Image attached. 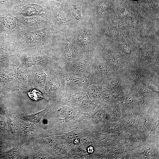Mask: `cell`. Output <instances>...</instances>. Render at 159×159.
<instances>
[{"label": "cell", "mask_w": 159, "mask_h": 159, "mask_svg": "<svg viewBox=\"0 0 159 159\" xmlns=\"http://www.w3.org/2000/svg\"><path fill=\"white\" fill-rule=\"evenodd\" d=\"M50 26L24 34L16 43L25 48H36L40 51H48L59 42V34Z\"/></svg>", "instance_id": "obj_1"}, {"label": "cell", "mask_w": 159, "mask_h": 159, "mask_svg": "<svg viewBox=\"0 0 159 159\" xmlns=\"http://www.w3.org/2000/svg\"><path fill=\"white\" fill-rule=\"evenodd\" d=\"M83 50L87 58L91 59L94 50V34L91 22L82 16L69 30Z\"/></svg>", "instance_id": "obj_2"}, {"label": "cell", "mask_w": 159, "mask_h": 159, "mask_svg": "<svg viewBox=\"0 0 159 159\" xmlns=\"http://www.w3.org/2000/svg\"><path fill=\"white\" fill-rule=\"evenodd\" d=\"M49 16L50 26L59 33H65L72 29L74 24L67 9L62 3L50 2Z\"/></svg>", "instance_id": "obj_3"}, {"label": "cell", "mask_w": 159, "mask_h": 159, "mask_svg": "<svg viewBox=\"0 0 159 159\" xmlns=\"http://www.w3.org/2000/svg\"><path fill=\"white\" fill-rule=\"evenodd\" d=\"M25 33L21 28L18 19L9 13L0 14V37L5 40L16 42Z\"/></svg>", "instance_id": "obj_4"}, {"label": "cell", "mask_w": 159, "mask_h": 159, "mask_svg": "<svg viewBox=\"0 0 159 159\" xmlns=\"http://www.w3.org/2000/svg\"><path fill=\"white\" fill-rule=\"evenodd\" d=\"M64 34V38L63 44L64 50L62 54L56 61L60 67L67 63L87 58L70 31L69 30Z\"/></svg>", "instance_id": "obj_5"}, {"label": "cell", "mask_w": 159, "mask_h": 159, "mask_svg": "<svg viewBox=\"0 0 159 159\" xmlns=\"http://www.w3.org/2000/svg\"><path fill=\"white\" fill-rule=\"evenodd\" d=\"M91 59L86 58L66 63L61 67L64 76L88 78L91 71Z\"/></svg>", "instance_id": "obj_6"}, {"label": "cell", "mask_w": 159, "mask_h": 159, "mask_svg": "<svg viewBox=\"0 0 159 159\" xmlns=\"http://www.w3.org/2000/svg\"><path fill=\"white\" fill-rule=\"evenodd\" d=\"M19 25L25 33L43 29L50 25L49 16H19Z\"/></svg>", "instance_id": "obj_7"}, {"label": "cell", "mask_w": 159, "mask_h": 159, "mask_svg": "<svg viewBox=\"0 0 159 159\" xmlns=\"http://www.w3.org/2000/svg\"><path fill=\"white\" fill-rule=\"evenodd\" d=\"M50 7L47 8L33 3L27 4L21 8L13 11L11 14L17 17L19 16H49Z\"/></svg>", "instance_id": "obj_8"}, {"label": "cell", "mask_w": 159, "mask_h": 159, "mask_svg": "<svg viewBox=\"0 0 159 159\" xmlns=\"http://www.w3.org/2000/svg\"><path fill=\"white\" fill-rule=\"evenodd\" d=\"M64 78V90H86L90 84L88 78L66 75Z\"/></svg>", "instance_id": "obj_9"}, {"label": "cell", "mask_w": 159, "mask_h": 159, "mask_svg": "<svg viewBox=\"0 0 159 159\" xmlns=\"http://www.w3.org/2000/svg\"><path fill=\"white\" fill-rule=\"evenodd\" d=\"M84 0H68L62 3L66 6L74 24L82 19V6Z\"/></svg>", "instance_id": "obj_10"}, {"label": "cell", "mask_w": 159, "mask_h": 159, "mask_svg": "<svg viewBox=\"0 0 159 159\" xmlns=\"http://www.w3.org/2000/svg\"><path fill=\"white\" fill-rule=\"evenodd\" d=\"M107 7V4L105 0H102L96 6L90 14L89 17L86 18L89 20L93 19L98 21L101 19L104 15Z\"/></svg>", "instance_id": "obj_11"}, {"label": "cell", "mask_w": 159, "mask_h": 159, "mask_svg": "<svg viewBox=\"0 0 159 159\" xmlns=\"http://www.w3.org/2000/svg\"><path fill=\"white\" fill-rule=\"evenodd\" d=\"M108 69L107 66L103 62H97L93 64L92 63V72L90 75L95 74L96 76L102 77L107 74Z\"/></svg>", "instance_id": "obj_12"}, {"label": "cell", "mask_w": 159, "mask_h": 159, "mask_svg": "<svg viewBox=\"0 0 159 159\" xmlns=\"http://www.w3.org/2000/svg\"><path fill=\"white\" fill-rule=\"evenodd\" d=\"M27 93L30 97L36 101L39 100L43 97L41 92L38 90H34Z\"/></svg>", "instance_id": "obj_13"}, {"label": "cell", "mask_w": 159, "mask_h": 159, "mask_svg": "<svg viewBox=\"0 0 159 159\" xmlns=\"http://www.w3.org/2000/svg\"><path fill=\"white\" fill-rule=\"evenodd\" d=\"M136 134L132 130L126 131L125 133V137L127 139L134 138L136 137Z\"/></svg>", "instance_id": "obj_14"}, {"label": "cell", "mask_w": 159, "mask_h": 159, "mask_svg": "<svg viewBox=\"0 0 159 159\" xmlns=\"http://www.w3.org/2000/svg\"><path fill=\"white\" fill-rule=\"evenodd\" d=\"M19 150L18 148H15L8 151L5 153V156L6 157H12L16 155L18 153Z\"/></svg>", "instance_id": "obj_15"}, {"label": "cell", "mask_w": 159, "mask_h": 159, "mask_svg": "<svg viewBox=\"0 0 159 159\" xmlns=\"http://www.w3.org/2000/svg\"><path fill=\"white\" fill-rule=\"evenodd\" d=\"M24 128L25 131H29L33 129V125L31 123H26L24 125Z\"/></svg>", "instance_id": "obj_16"}, {"label": "cell", "mask_w": 159, "mask_h": 159, "mask_svg": "<svg viewBox=\"0 0 159 159\" xmlns=\"http://www.w3.org/2000/svg\"><path fill=\"white\" fill-rule=\"evenodd\" d=\"M123 124L125 125L130 126L133 124L132 121L128 118H125L122 121Z\"/></svg>", "instance_id": "obj_17"}, {"label": "cell", "mask_w": 159, "mask_h": 159, "mask_svg": "<svg viewBox=\"0 0 159 159\" xmlns=\"http://www.w3.org/2000/svg\"><path fill=\"white\" fill-rule=\"evenodd\" d=\"M120 115L118 113H115L112 115V119L113 120H116L118 119Z\"/></svg>", "instance_id": "obj_18"}, {"label": "cell", "mask_w": 159, "mask_h": 159, "mask_svg": "<svg viewBox=\"0 0 159 159\" xmlns=\"http://www.w3.org/2000/svg\"><path fill=\"white\" fill-rule=\"evenodd\" d=\"M87 151L89 153H92L93 152V148L92 146H90L87 148Z\"/></svg>", "instance_id": "obj_19"}, {"label": "cell", "mask_w": 159, "mask_h": 159, "mask_svg": "<svg viewBox=\"0 0 159 159\" xmlns=\"http://www.w3.org/2000/svg\"><path fill=\"white\" fill-rule=\"evenodd\" d=\"M80 141V140L79 139H76L74 141V143L75 144H77L79 143Z\"/></svg>", "instance_id": "obj_20"}, {"label": "cell", "mask_w": 159, "mask_h": 159, "mask_svg": "<svg viewBox=\"0 0 159 159\" xmlns=\"http://www.w3.org/2000/svg\"><path fill=\"white\" fill-rule=\"evenodd\" d=\"M18 1L21 2H25V1H27L28 0H17Z\"/></svg>", "instance_id": "obj_21"}]
</instances>
